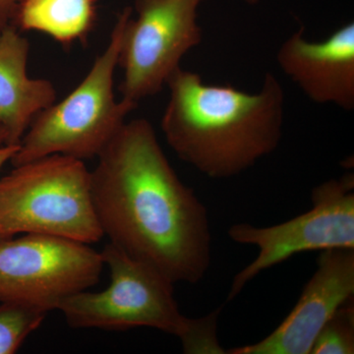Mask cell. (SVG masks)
Wrapping results in <instances>:
<instances>
[{
    "label": "cell",
    "instance_id": "cell-1",
    "mask_svg": "<svg viewBox=\"0 0 354 354\" xmlns=\"http://www.w3.org/2000/svg\"><path fill=\"white\" fill-rule=\"evenodd\" d=\"M97 158L91 191L109 243L174 285L201 281L212 262L208 211L177 176L153 125L127 120Z\"/></svg>",
    "mask_w": 354,
    "mask_h": 354
},
{
    "label": "cell",
    "instance_id": "cell-2",
    "mask_svg": "<svg viewBox=\"0 0 354 354\" xmlns=\"http://www.w3.org/2000/svg\"><path fill=\"white\" fill-rule=\"evenodd\" d=\"M160 127L183 162L204 176H239L271 155L283 138L285 91L268 72L259 91L209 85L196 72L176 70Z\"/></svg>",
    "mask_w": 354,
    "mask_h": 354
},
{
    "label": "cell",
    "instance_id": "cell-3",
    "mask_svg": "<svg viewBox=\"0 0 354 354\" xmlns=\"http://www.w3.org/2000/svg\"><path fill=\"white\" fill-rule=\"evenodd\" d=\"M101 254L111 272V283L99 292L80 291L60 304L57 310L70 327L152 328L178 337L184 353H225L218 339L220 310L202 318H188L178 308L174 283L162 272L109 242Z\"/></svg>",
    "mask_w": 354,
    "mask_h": 354
},
{
    "label": "cell",
    "instance_id": "cell-4",
    "mask_svg": "<svg viewBox=\"0 0 354 354\" xmlns=\"http://www.w3.org/2000/svg\"><path fill=\"white\" fill-rule=\"evenodd\" d=\"M132 13L131 7L121 11L108 46L82 82L34 118L10 160L13 167L55 153L83 162L97 158L118 134L128 114L137 108L116 100L113 88L125 26Z\"/></svg>",
    "mask_w": 354,
    "mask_h": 354
},
{
    "label": "cell",
    "instance_id": "cell-5",
    "mask_svg": "<svg viewBox=\"0 0 354 354\" xmlns=\"http://www.w3.org/2000/svg\"><path fill=\"white\" fill-rule=\"evenodd\" d=\"M21 234L88 245L101 241L90 171L83 160L55 153L16 165L0 178V241Z\"/></svg>",
    "mask_w": 354,
    "mask_h": 354
},
{
    "label": "cell",
    "instance_id": "cell-6",
    "mask_svg": "<svg viewBox=\"0 0 354 354\" xmlns=\"http://www.w3.org/2000/svg\"><path fill=\"white\" fill-rule=\"evenodd\" d=\"M312 208L272 227L236 223L228 230L232 241L259 249L257 258L237 272L228 292L234 299L261 272L306 251L354 249V176L346 174L316 186Z\"/></svg>",
    "mask_w": 354,
    "mask_h": 354
},
{
    "label": "cell",
    "instance_id": "cell-7",
    "mask_svg": "<svg viewBox=\"0 0 354 354\" xmlns=\"http://www.w3.org/2000/svg\"><path fill=\"white\" fill-rule=\"evenodd\" d=\"M207 0H134L136 18L128 19L120 64L124 101L140 102L158 94L183 57L203 41L198 10Z\"/></svg>",
    "mask_w": 354,
    "mask_h": 354
},
{
    "label": "cell",
    "instance_id": "cell-8",
    "mask_svg": "<svg viewBox=\"0 0 354 354\" xmlns=\"http://www.w3.org/2000/svg\"><path fill=\"white\" fill-rule=\"evenodd\" d=\"M101 252L88 244L29 234L0 241V302H23L50 312L99 281Z\"/></svg>",
    "mask_w": 354,
    "mask_h": 354
},
{
    "label": "cell",
    "instance_id": "cell-9",
    "mask_svg": "<svg viewBox=\"0 0 354 354\" xmlns=\"http://www.w3.org/2000/svg\"><path fill=\"white\" fill-rule=\"evenodd\" d=\"M354 295V249L321 252L317 269L295 308L262 341L230 349V354H310L326 322Z\"/></svg>",
    "mask_w": 354,
    "mask_h": 354
},
{
    "label": "cell",
    "instance_id": "cell-10",
    "mask_svg": "<svg viewBox=\"0 0 354 354\" xmlns=\"http://www.w3.org/2000/svg\"><path fill=\"white\" fill-rule=\"evenodd\" d=\"M277 62L310 101L354 109V23L342 26L327 39L312 41L305 28L279 46Z\"/></svg>",
    "mask_w": 354,
    "mask_h": 354
},
{
    "label": "cell",
    "instance_id": "cell-11",
    "mask_svg": "<svg viewBox=\"0 0 354 354\" xmlns=\"http://www.w3.org/2000/svg\"><path fill=\"white\" fill-rule=\"evenodd\" d=\"M29 53V41L17 28L0 32V129L8 145L19 146L34 118L57 101L50 81L28 74Z\"/></svg>",
    "mask_w": 354,
    "mask_h": 354
},
{
    "label": "cell",
    "instance_id": "cell-12",
    "mask_svg": "<svg viewBox=\"0 0 354 354\" xmlns=\"http://www.w3.org/2000/svg\"><path fill=\"white\" fill-rule=\"evenodd\" d=\"M97 20V0H21L12 25L70 46L87 38Z\"/></svg>",
    "mask_w": 354,
    "mask_h": 354
},
{
    "label": "cell",
    "instance_id": "cell-13",
    "mask_svg": "<svg viewBox=\"0 0 354 354\" xmlns=\"http://www.w3.org/2000/svg\"><path fill=\"white\" fill-rule=\"evenodd\" d=\"M48 312L23 302L0 304V354L17 353L26 339L39 329Z\"/></svg>",
    "mask_w": 354,
    "mask_h": 354
},
{
    "label": "cell",
    "instance_id": "cell-14",
    "mask_svg": "<svg viewBox=\"0 0 354 354\" xmlns=\"http://www.w3.org/2000/svg\"><path fill=\"white\" fill-rule=\"evenodd\" d=\"M354 353V304H342L323 326L310 354Z\"/></svg>",
    "mask_w": 354,
    "mask_h": 354
},
{
    "label": "cell",
    "instance_id": "cell-15",
    "mask_svg": "<svg viewBox=\"0 0 354 354\" xmlns=\"http://www.w3.org/2000/svg\"><path fill=\"white\" fill-rule=\"evenodd\" d=\"M21 0H0V32L12 25Z\"/></svg>",
    "mask_w": 354,
    "mask_h": 354
},
{
    "label": "cell",
    "instance_id": "cell-16",
    "mask_svg": "<svg viewBox=\"0 0 354 354\" xmlns=\"http://www.w3.org/2000/svg\"><path fill=\"white\" fill-rule=\"evenodd\" d=\"M19 146L8 145L6 142V137L2 129H0V169H2L7 162H10L17 152Z\"/></svg>",
    "mask_w": 354,
    "mask_h": 354
},
{
    "label": "cell",
    "instance_id": "cell-17",
    "mask_svg": "<svg viewBox=\"0 0 354 354\" xmlns=\"http://www.w3.org/2000/svg\"><path fill=\"white\" fill-rule=\"evenodd\" d=\"M243 1L248 6H255L260 3L261 0H243Z\"/></svg>",
    "mask_w": 354,
    "mask_h": 354
}]
</instances>
